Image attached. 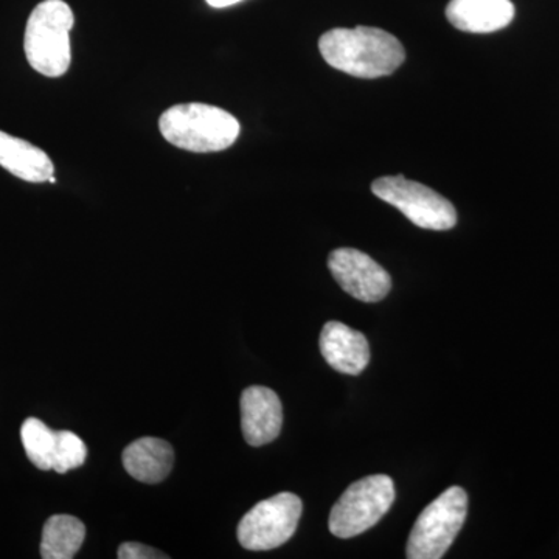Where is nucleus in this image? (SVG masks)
Masks as SVG:
<instances>
[{"label": "nucleus", "instance_id": "9d476101", "mask_svg": "<svg viewBox=\"0 0 559 559\" xmlns=\"http://www.w3.org/2000/svg\"><path fill=\"white\" fill-rule=\"evenodd\" d=\"M320 352L331 369L352 377L362 373L370 362L367 337L341 322L325 323L320 333Z\"/></svg>", "mask_w": 559, "mask_h": 559}, {"label": "nucleus", "instance_id": "9b49d317", "mask_svg": "<svg viewBox=\"0 0 559 559\" xmlns=\"http://www.w3.org/2000/svg\"><path fill=\"white\" fill-rule=\"evenodd\" d=\"M447 17L459 31L492 33L513 21L514 5L511 0H451Z\"/></svg>", "mask_w": 559, "mask_h": 559}, {"label": "nucleus", "instance_id": "39448f33", "mask_svg": "<svg viewBox=\"0 0 559 559\" xmlns=\"http://www.w3.org/2000/svg\"><path fill=\"white\" fill-rule=\"evenodd\" d=\"M395 502V485L389 476L364 477L345 489L330 514V532L349 539L367 532L385 516Z\"/></svg>", "mask_w": 559, "mask_h": 559}, {"label": "nucleus", "instance_id": "1a4fd4ad", "mask_svg": "<svg viewBox=\"0 0 559 559\" xmlns=\"http://www.w3.org/2000/svg\"><path fill=\"white\" fill-rule=\"evenodd\" d=\"M283 407L277 393L261 385H252L241 395V428L250 447H263L280 436Z\"/></svg>", "mask_w": 559, "mask_h": 559}, {"label": "nucleus", "instance_id": "6e6552de", "mask_svg": "<svg viewBox=\"0 0 559 559\" xmlns=\"http://www.w3.org/2000/svg\"><path fill=\"white\" fill-rule=\"evenodd\" d=\"M329 267L345 293L366 304L385 299L392 289L389 272L360 250H333L329 257Z\"/></svg>", "mask_w": 559, "mask_h": 559}, {"label": "nucleus", "instance_id": "f257e3e1", "mask_svg": "<svg viewBox=\"0 0 559 559\" xmlns=\"http://www.w3.org/2000/svg\"><path fill=\"white\" fill-rule=\"evenodd\" d=\"M319 50L331 68L358 79L392 75L406 60L399 38L377 27L333 28L320 36Z\"/></svg>", "mask_w": 559, "mask_h": 559}, {"label": "nucleus", "instance_id": "4468645a", "mask_svg": "<svg viewBox=\"0 0 559 559\" xmlns=\"http://www.w3.org/2000/svg\"><path fill=\"white\" fill-rule=\"evenodd\" d=\"M86 539V527L79 518L55 514L46 522L40 540L44 559H72Z\"/></svg>", "mask_w": 559, "mask_h": 559}, {"label": "nucleus", "instance_id": "7ed1b4c3", "mask_svg": "<svg viewBox=\"0 0 559 559\" xmlns=\"http://www.w3.org/2000/svg\"><path fill=\"white\" fill-rule=\"evenodd\" d=\"M75 16L64 0H44L28 17L24 49L28 64L40 75L58 79L72 61L70 32Z\"/></svg>", "mask_w": 559, "mask_h": 559}, {"label": "nucleus", "instance_id": "f03ea898", "mask_svg": "<svg viewBox=\"0 0 559 559\" xmlns=\"http://www.w3.org/2000/svg\"><path fill=\"white\" fill-rule=\"evenodd\" d=\"M162 135L171 145L191 153L230 148L240 135V121L227 110L204 103H183L160 116Z\"/></svg>", "mask_w": 559, "mask_h": 559}, {"label": "nucleus", "instance_id": "0eeeda50", "mask_svg": "<svg viewBox=\"0 0 559 559\" xmlns=\"http://www.w3.org/2000/svg\"><path fill=\"white\" fill-rule=\"evenodd\" d=\"M301 510V500L293 492H280L261 500L238 524V540L250 551L277 549L293 538Z\"/></svg>", "mask_w": 559, "mask_h": 559}, {"label": "nucleus", "instance_id": "ddd939ff", "mask_svg": "<svg viewBox=\"0 0 559 559\" xmlns=\"http://www.w3.org/2000/svg\"><path fill=\"white\" fill-rule=\"evenodd\" d=\"M0 167L27 182H49L53 178V162L27 140L0 131Z\"/></svg>", "mask_w": 559, "mask_h": 559}, {"label": "nucleus", "instance_id": "423d86ee", "mask_svg": "<svg viewBox=\"0 0 559 559\" xmlns=\"http://www.w3.org/2000/svg\"><path fill=\"white\" fill-rule=\"evenodd\" d=\"M371 191L421 229L450 230L457 224V212L447 198L404 176L377 179Z\"/></svg>", "mask_w": 559, "mask_h": 559}, {"label": "nucleus", "instance_id": "20e7f679", "mask_svg": "<svg viewBox=\"0 0 559 559\" xmlns=\"http://www.w3.org/2000/svg\"><path fill=\"white\" fill-rule=\"evenodd\" d=\"M468 496L460 487L448 488L430 502L417 522L407 543L409 559H440L444 557L465 524Z\"/></svg>", "mask_w": 559, "mask_h": 559}, {"label": "nucleus", "instance_id": "dca6fc26", "mask_svg": "<svg viewBox=\"0 0 559 559\" xmlns=\"http://www.w3.org/2000/svg\"><path fill=\"white\" fill-rule=\"evenodd\" d=\"M87 448L76 433L70 430H58L51 469L66 474L70 469L80 468L86 462Z\"/></svg>", "mask_w": 559, "mask_h": 559}, {"label": "nucleus", "instance_id": "2eb2a0df", "mask_svg": "<svg viewBox=\"0 0 559 559\" xmlns=\"http://www.w3.org/2000/svg\"><path fill=\"white\" fill-rule=\"evenodd\" d=\"M21 439L33 465L43 471L51 469L57 447V430H51L38 418H28L22 425Z\"/></svg>", "mask_w": 559, "mask_h": 559}, {"label": "nucleus", "instance_id": "f8f14e48", "mask_svg": "<svg viewBox=\"0 0 559 559\" xmlns=\"http://www.w3.org/2000/svg\"><path fill=\"white\" fill-rule=\"evenodd\" d=\"M121 460L127 473L135 480L159 484L171 473L175 452L168 441L143 437L124 448Z\"/></svg>", "mask_w": 559, "mask_h": 559}, {"label": "nucleus", "instance_id": "f3484780", "mask_svg": "<svg viewBox=\"0 0 559 559\" xmlns=\"http://www.w3.org/2000/svg\"><path fill=\"white\" fill-rule=\"evenodd\" d=\"M120 559H159L168 558L167 555L156 549H151L148 546H143L139 543H124L121 544L119 549Z\"/></svg>", "mask_w": 559, "mask_h": 559}, {"label": "nucleus", "instance_id": "a211bd4d", "mask_svg": "<svg viewBox=\"0 0 559 559\" xmlns=\"http://www.w3.org/2000/svg\"><path fill=\"white\" fill-rule=\"evenodd\" d=\"M240 2L241 0H207L209 5L213 7V9H226V7Z\"/></svg>", "mask_w": 559, "mask_h": 559}]
</instances>
